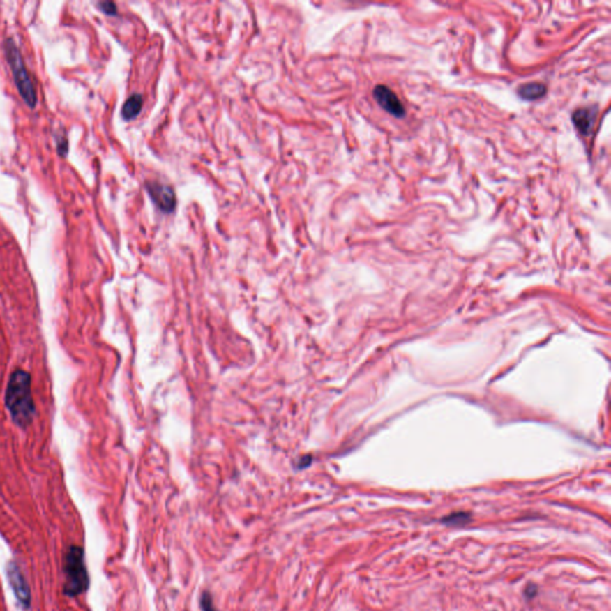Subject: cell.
I'll use <instances>...</instances> for the list:
<instances>
[{
	"label": "cell",
	"instance_id": "obj_1",
	"mask_svg": "<svg viewBox=\"0 0 611 611\" xmlns=\"http://www.w3.org/2000/svg\"><path fill=\"white\" fill-rule=\"evenodd\" d=\"M6 406L17 425L25 428L31 423L35 413L31 397V379L24 370H16L8 381Z\"/></svg>",
	"mask_w": 611,
	"mask_h": 611
},
{
	"label": "cell",
	"instance_id": "obj_2",
	"mask_svg": "<svg viewBox=\"0 0 611 611\" xmlns=\"http://www.w3.org/2000/svg\"><path fill=\"white\" fill-rule=\"evenodd\" d=\"M5 55H6L8 65L13 70V80L16 83L17 90L20 92V95L27 105L35 107L38 103L36 92H35L31 80H30L29 75L27 72V68H25L21 52L18 50V47L13 38H8L5 41Z\"/></svg>",
	"mask_w": 611,
	"mask_h": 611
},
{
	"label": "cell",
	"instance_id": "obj_3",
	"mask_svg": "<svg viewBox=\"0 0 611 611\" xmlns=\"http://www.w3.org/2000/svg\"><path fill=\"white\" fill-rule=\"evenodd\" d=\"M63 570L66 575L65 592L68 596H78L89 587V575L84 560V550L72 545L65 554Z\"/></svg>",
	"mask_w": 611,
	"mask_h": 611
},
{
	"label": "cell",
	"instance_id": "obj_4",
	"mask_svg": "<svg viewBox=\"0 0 611 611\" xmlns=\"http://www.w3.org/2000/svg\"><path fill=\"white\" fill-rule=\"evenodd\" d=\"M149 196L161 211L171 213L176 208V196L172 188L159 182H149L146 184Z\"/></svg>",
	"mask_w": 611,
	"mask_h": 611
},
{
	"label": "cell",
	"instance_id": "obj_5",
	"mask_svg": "<svg viewBox=\"0 0 611 611\" xmlns=\"http://www.w3.org/2000/svg\"><path fill=\"white\" fill-rule=\"evenodd\" d=\"M374 98L380 104V107L386 112H389L394 117H404L405 116V107L401 103L400 100L394 92L386 86V85H377L374 89Z\"/></svg>",
	"mask_w": 611,
	"mask_h": 611
},
{
	"label": "cell",
	"instance_id": "obj_6",
	"mask_svg": "<svg viewBox=\"0 0 611 611\" xmlns=\"http://www.w3.org/2000/svg\"><path fill=\"white\" fill-rule=\"evenodd\" d=\"M8 579L10 584L13 587V592L16 595L17 599L21 602L24 607L30 605V590L28 584L25 582L24 577L22 574L21 570L18 568V566L15 564H11L8 566Z\"/></svg>",
	"mask_w": 611,
	"mask_h": 611
},
{
	"label": "cell",
	"instance_id": "obj_7",
	"mask_svg": "<svg viewBox=\"0 0 611 611\" xmlns=\"http://www.w3.org/2000/svg\"><path fill=\"white\" fill-rule=\"evenodd\" d=\"M597 112L598 107H580L573 112L572 121L575 128L578 129V132L584 137L591 135L597 119Z\"/></svg>",
	"mask_w": 611,
	"mask_h": 611
},
{
	"label": "cell",
	"instance_id": "obj_8",
	"mask_svg": "<svg viewBox=\"0 0 611 611\" xmlns=\"http://www.w3.org/2000/svg\"><path fill=\"white\" fill-rule=\"evenodd\" d=\"M142 104H144L142 96L139 95V93H134V95L130 96L128 100L124 102L122 110H121V114H122V117H123L124 120L135 119L140 114Z\"/></svg>",
	"mask_w": 611,
	"mask_h": 611
},
{
	"label": "cell",
	"instance_id": "obj_9",
	"mask_svg": "<svg viewBox=\"0 0 611 611\" xmlns=\"http://www.w3.org/2000/svg\"><path fill=\"white\" fill-rule=\"evenodd\" d=\"M547 93V87L541 83H528L518 89L520 98L527 100H540Z\"/></svg>",
	"mask_w": 611,
	"mask_h": 611
},
{
	"label": "cell",
	"instance_id": "obj_10",
	"mask_svg": "<svg viewBox=\"0 0 611 611\" xmlns=\"http://www.w3.org/2000/svg\"><path fill=\"white\" fill-rule=\"evenodd\" d=\"M469 520H471V515L469 513H467V512H456V513H451L449 516L444 517L442 522L448 525L458 527V525H466Z\"/></svg>",
	"mask_w": 611,
	"mask_h": 611
},
{
	"label": "cell",
	"instance_id": "obj_11",
	"mask_svg": "<svg viewBox=\"0 0 611 611\" xmlns=\"http://www.w3.org/2000/svg\"><path fill=\"white\" fill-rule=\"evenodd\" d=\"M201 608L203 611H216L215 610L214 604H213V598L209 592H203L201 596Z\"/></svg>",
	"mask_w": 611,
	"mask_h": 611
},
{
	"label": "cell",
	"instance_id": "obj_12",
	"mask_svg": "<svg viewBox=\"0 0 611 611\" xmlns=\"http://www.w3.org/2000/svg\"><path fill=\"white\" fill-rule=\"evenodd\" d=\"M100 10L103 11L104 13H107V15H110V16H114L117 13V8H116V5L112 1H104V3H100L98 4Z\"/></svg>",
	"mask_w": 611,
	"mask_h": 611
},
{
	"label": "cell",
	"instance_id": "obj_13",
	"mask_svg": "<svg viewBox=\"0 0 611 611\" xmlns=\"http://www.w3.org/2000/svg\"><path fill=\"white\" fill-rule=\"evenodd\" d=\"M58 153L61 157H66L68 153V141L66 137H60L58 140Z\"/></svg>",
	"mask_w": 611,
	"mask_h": 611
},
{
	"label": "cell",
	"instance_id": "obj_14",
	"mask_svg": "<svg viewBox=\"0 0 611 611\" xmlns=\"http://www.w3.org/2000/svg\"><path fill=\"white\" fill-rule=\"evenodd\" d=\"M537 594V587L536 585H534V584H530L528 585V587L525 589V596L528 597V598H533L534 596H536Z\"/></svg>",
	"mask_w": 611,
	"mask_h": 611
}]
</instances>
